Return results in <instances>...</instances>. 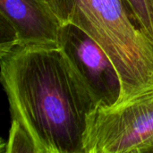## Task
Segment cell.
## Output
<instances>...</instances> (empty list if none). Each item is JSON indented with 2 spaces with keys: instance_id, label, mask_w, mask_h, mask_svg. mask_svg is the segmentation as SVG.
I'll list each match as a JSON object with an SVG mask.
<instances>
[{
  "instance_id": "4",
  "label": "cell",
  "mask_w": 153,
  "mask_h": 153,
  "mask_svg": "<svg viewBox=\"0 0 153 153\" xmlns=\"http://www.w3.org/2000/svg\"><path fill=\"white\" fill-rule=\"evenodd\" d=\"M58 46L84 79L98 104H117L122 94L118 72L105 50L84 30L72 23H62Z\"/></svg>"
},
{
  "instance_id": "7",
  "label": "cell",
  "mask_w": 153,
  "mask_h": 153,
  "mask_svg": "<svg viewBox=\"0 0 153 153\" xmlns=\"http://www.w3.org/2000/svg\"><path fill=\"white\" fill-rule=\"evenodd\" d=\"M5 152L37 153L29 134L16 121L13 120H12L9 138L5 144Z\"/></svg>"
},
{
  "instance_id": "2",
  "label": "cell",
  "mask_w": 153,
  "mask_h": 153,
  "mask_svg": "<svg viewBox=\"0 0 153 153\" xmlns=\"http://www.w3.org/2000/svg\"><path fill=\"white\" fill-rule=\"evenodd\" d=\"M61 23L91 36L114 63L121 103L153 90V42L133 19L124 0H46Z\"/></svg>"
},
{
  "instance_id": "3",
  "label": "cell",
  "mask_w": 153,
  "mask_h": 153,
  "mask_svg": "<svg viewBox=\"0 0 153 153\" xmlns=\"http://www.w3.org/2000/svg\"><path fill=\"white\" fill-rule=\"evenodd\" d=\"M83 153L153 152V90L89 114Z\"/></svg>"
},
{
  "instance_id": "1",
  "label": "cell",
  "mask_w": 153,
  "mask_h": 153,
  "mask_svg": "<svg viewBox=\"0 0 153 153\" xmlns=\"http://www.w3.org/2000/svg\"><path fill=\"white\" fill-rule=\"evenodd\" d=\"M0 56L12 120L37 153H83L87 117L98 102L58 44H16Z\"/></svg>"
},
{
  "instance_id": "8",
  "label": "cell",
  "mask_w": 153,
  "mask_h": 153,
  "mask_svg": "<svg viewBox=\"0 0 153 153\" xmlns=\"http://www.w3.org/2000/svg\"><path fill=\"white\" fill-rule=\"evenodd\" d=\"M148 3H149V6H150V9H151L153 18V0H148Z\"/></svg>"
},
{
  "instance_id": "6",
  "label": "cell",
  "mask_w": 153,
  "mask_h": 153,
  "mask_svg": "<svg viewBox=\"0 0 153 153\" xmlns=\"http://www.w3.org/2000/svg\"><path fill=\"white\" fill-rule=\"evenodd\" d=\"M133 19L153 42V18L148 0H124Z\"/></svg>"
},
{
  "instance_id": "5",
  "label": "cell",
  "mask_w": 153,
  "mask_h": 153,
  "mask_svg": "<svg viewBox=\"0 0 153 153\" xmlns=\"http://www.w3.org/2000/svg\"><path fill=\"white\" fill-rule=\"evenodd\" d=\"M0 13L14 30L18 44H57L62 23L46 0H0Z\"/></svg>"
}]
</instances>
